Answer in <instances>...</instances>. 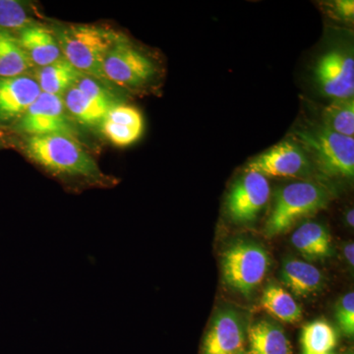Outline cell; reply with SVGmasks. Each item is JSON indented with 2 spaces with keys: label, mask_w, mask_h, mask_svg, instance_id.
Segmentation results:
<instances>
[{
  "label": "cell",
  "mask_w": 354,
  "mask_h": 354,
  "mask_svg": "<svg viewBox=\"0 0 354 354\" xmlns=\"http://www.w3.org/2000/svg\"><path fill=\"white\" fill-rule=\"evenodd\" d=\"M329 193L319 184L298 181L281 188L274 196V206L266 223V235L285 234L298 221L325 209Z\"/></svg>",
  "instance_id": "cell-3"
},
{
  "label": "cell",
  "mask_w": 354,
  "mask_h": 354,
  "mask_svg": "<svg viewBox=\"0 0 354 354\" xmlns=\"http://www.w3.org/2000/svg\"><path fill=\"white\" fill-rule=\"evenodd\" d=\"M335 317L339 328L348 337L354 335V293H346L337 302Z\"/></svg>",
  "instance_id": "cell-26"
},
{
  "label": "cell",
  "mask_w": 354,
  "mask_h": 354,
  "mask_svg": "<svg viewBox=\"0 0 354 354\" xmlns=\"http://www.w3.org/2000/svg\"><path fill=\"white\" fill-rule=\"evenodd\" d=\"M334 12L342 20H353L354 2L353 0H337L334 3Z\"/></svg>",
  "instance_id": "cell-27"
},
{
  "label": "cell",
  "mask_w": 354,
  "mask_h": 354,
  "mask_svg": "<svg viewBox=\"0 0 354 354\" xmlns=\"http://www.w3.org/2000/svg\"><path fill=\"white\" fill-rule=\"evenodd\" d=\"M239 354H248L246 353L245 351H241V353H239Z\"/></svg>",
  "instance_id": "cell-30"
},
{
  "label": "cell",
  "mask_w": 354,
  "mask_h": 354,
  "mask_svg": "<svg viewBox=\"0 0 354 354\" xmlns=\"http://www.w3.org/2000/svg\"><path fill=\"white\" fill-rule=\"evenodd\" d=\"M41 94L38 82L32 77L0 78V120L20 118Z\"/></svg>",
  "instance_id": "cell-12"
},
{
  "label": "cell",
  "mask_w": 354,
  "mask_h": 354,
  "mask_svg": "<svg viewBox=\"0 0 354 354\" xmlns=\"http://www.w3.org/2000/svg\"><path fill=\"white\" fill-rule=\"evenodd\" d=\"M102 73L111 82L137 88L150 82L155 76L156 67L150 58L123 39L109 51Z\"/></svg>",
  "instance_id": "cell-6"
},
{
  "label": "cell",
  "mask_w": 354,
  "mask_h": 354,
  "mask_svg": "<svg viewBox=\"0 0 354 354\" xmlns=\"http://www.w3.org/2000/svg\"><path fill=\"white\" fill-rule=\"evenodd\" d=\"M260 304L265 311L281 322L295 323L301 319V308L292 295L274 283L266 286Z\"/></svg>",
  "instance_id": "cell-20"
},
{
  "label": "cell",
  "mask_w": 354,
  "mask_h": 354,
  "mask_svg": "<svg viewBox=\"0 0 354 354\" xmlns=\"http://www.w3.org/2000/svg\"><path fill=\"white\" fill-rule=\"evenodd\" d=\"M337 344V332L326 321H314L307 324L302 330L301 344L304 354L330 353Z\"/></svg>",
  "instance_id": "cell-22"
},
{
  "label": "cell",
  "mask_w": 354,
  "mask_h": 354,
  "mask_svg": "<svg viewBox=\"0 0 354 354\" xmlns=\"http://www.w3.org/2000/svg\"><path fill=\"white\" fill-rule=\"evenodd\" d=\"M75 87L78 88L91 101L102 108L111 111L114 106H116L113 95L93 77L83 74L76 83Z\"/></svg>",
  "instance_id": "cell-25"
},
{
  "label": "cell",
  "mask_w": 354,
  "mask_h": 354,
  "mask_svg": "<svg viewBox=\"0 0 354 354\" xmlns=\"http://www.w3.org/2000/svg\"><path fill=\"white\" fill-rule=\"evenodd\" d=\"M295 141L310 153L319 169L329 176L353 178L354 138L321 127L305 128L297 132Z\"/></svg>",
  "instance_id": "cell-4"
},
{
  "label": "cell",
  "mask_w": 354,
  "mask_h": 354,
  "mask_svg": "<svg viewBox=\"0 0 354 354\" xmlns=\"http://www.w3.org/2000/svg\"><path fill=\"white\" fill-rule=\"evenodd\" d=\"M65 59L84 75L104 80L102 66L114 46L123 41L120 35L91 25L70 26L57 34Z\"/></svg>",
  "instance_id": "cell-2"
},
{
  "label": "cell",
  "mask_w": 354,
  "mask_h": 354,
  "mask_svg": "<svg viewBox=\"0 0 354 354\" xmlns=\"http://www.w3.org/2000/svg\"><path fill=\"white\" fill-rule=\"evenodd\" d=\"M26 153L32 162L70 187L114 185V179L102 174L92 156L74 137L59 134L30 137Z\"/></svg>",
  "instance_id": "cell-1"
},
{
  "label": "cell",
  "mask_w": 354,
  "mask_h": 354,
  "mask_svg": "<svg viewBox=\"0 0 354 354\" xmlns=\"http://www.w3.org/2000/svg\"><path fill=\"white\" fill-rule=\"evenodd\" d=\"M36 25L25 6L15 0H0V29L22 30Z\"/></svg>",
  "instance_id": "cell-24"
},
{
  "label": "cell",
  "mask_w": 354,
  "mask_h": 354,
  "mask_svg": "<svg viewBox=\"0 0 354 354\" xmlns=\"http://www.w3.org/2000/svg\"><path fill=\"white\" fill-rule=\"evenodd\" d=\"M19 41L32 64L46 66L62 57L57 37L46 28L32 25L20 32Z\"/></svg>",
  "instance_id": "cell-14"
},
{
  "label": "cell",
  "mask_w": 354,
  "mask_h": 354,
  "mask_svg": "<svg viewBox=\"0 0 354 354\" xmlns=\"http://www.w3.org/2000/svg\"><path fill=\"white\" fill-rule=\"evenodd\" d=\"M327 354H334V353H327Z\"/></svg>",
  "instance_id": "cell-31"
},
{
  "label": "cell",
  "mask_w": 354,
  "mask_h": 354,
  "mask_svg": "<svg viewBox=\"0 0 354 354\" xmlns=\"http://www.w3.org/2000/svg\"><path fill=\"white\" fill-rule=\"evenodd\" d=\"M32 66L19 39L10 31L0 29V78L26 75Z\"/></svg>",
  "instance_id": "cell-19"
},
{
  "label": "cell",
  "mask_w": 354,
  "mask_h": 354,
  "mask_svg": "<svg viewBox=\"0 0 354 354\" xmlns=\"http://www.w3.org/2000/svg\"><path fill=\"white\" fill-rule=\"evenodd\" d=\"M82 75L73 65L62 57L53 64L41 67L36 80L41 93L64 97L65 93L74 87Z\"/></svg>",
  "instance_id": "cell-18"
},
{
  "label": "cell",
  "mask_w": 354,
  "mask_h": 354,
  "mask_svg": "<svg viewBox=\"0 0 354 354\" xmlns=\"http://www.w3.org/2000/svg\"><path fill=\"white\" fill-rule=\"evenodd\" d=\"M102 129L113 145L130 146L143 134V116L134 106L116 104L104 118Z\"/></svg>",
  "instance_id": "cell-13"
},
{
  "label": "cell",
  "mask_w": 354,
  "mask_h": 354,
  "mask_svg": "<svg viewBox=\"0 0 354 354\" xmlns=\"http://www.w3.org/2000/svg\"><path fill=\"white\" fill-rule=\"evenodd\" d=\"M323 127L330 131L354 136V100H335L323 113Z\"/></svg>",
  "instance_id": "cell-23"
},
{
  "label": "cell",
  "mask_w": 354,
  "mask_h": 354,
  "mask_svg": "<svg viewBox=\"0 0 354 354\" xmlns=\"http://www.w3.org/2000/svg\"><path fill=\"white\" fill-rule=\"evenodd\" d=\"M308 153L292 140L281 142L267 152L254 158L246 171L258 172L265 177H299L311 171Z\"/></svg>",
  "instance_id": "cell-9"
},
{
  "label": "cell",
  "mask_w": 354,
  "mask_h": 354,
  "mask_svg": "<svg viewBox=\"0 0 354 354\" xmlns=\"http://www.w3.org/2000/svg\"><path fill=\"white\" fill-rule=\"evenodd\" d=\"M344 256L348 261V265L353 267L354 266V244L353 242L346 244L344 247Z\"/></svg>",
  "instance_id": "cell-28"
},
{
  "label": "cell",
  "mask_w": 354,
  "mask_h": 354,
  "mask_svg": "<svg viewBox=\"0 0 354 354\" xmlns=\"http://www.w3.org/2000/svg\"><path fill=\"white\" fill-rule=\"evenodd\" d=\"M18 129L30 137L75 134L62 97L44 93L21 116Z\"/></svg>",
  "instance_id": "cell-8"
},
{
  "label": "cell",
  "mask_w": 354,
  "mask_h": 354,
  "mask_svg": "<svg viewBox=\"0 0 354 354\" xmlns=\"http://www.w3.org/2000/svg\"><path fill=\"white\" fill-rule=\"evenodd\" d=\"M291 243L309 260L324 259L332 252V239L327 228L315 223L307 221L293 232Z\"/></svg>",
  "instance_id": "cell-17"
},
{
  "label": "cell",
  "mask_w": 354,
  "mask_h": 354,
  "mask_svg": "<svg viewBox=\"0 0 354 354\" xmlns=\"http://www.w3.org/2000/svg\"><path fill=\"white\" fill-rule=\"evenodd\" d=\"M62 99L67 113L87 127L102 124L109 111L91 101L75 86L67 91Z\"/></svg>",
  "instance_id": "cell-21"
},
{
  "label": "cell",
  "mask_w": 354,
  "mask_h": 354,
  "mask_svg": "<svg viewBox=\"0 0 354 354\" xmlns=\"http://www.w3.org/2000/svg\"><path fill=\"white\" fill-rule=\"evenodd\" d=\"M271 188L267 177L246 171L232 185L227 198V213L235 223H253L269 202Z\"/></svg>",
  "instance_id": "cell-7"
},
{
  "label": "cell",
  "mask_w": 354,
  "mask_h": 354,
  "mask_svg": "<svg viewBox=\"0 0 354 354\" xmlns=\"http://www.w3.org/2000/svg\"><path fill=\"white\" fill-rule=\"evenodd\" d=\"M346 221L349 227H353L354 225V211L353 209H349L348 214H346Z\"/></svg>",
  "instance_id": "cell-29"
},
{
  "label": "cell",
  "mask_w": 354,
  "mask_h": 354,
  "mask_svg": "<svg viewBox=\"0 0 354 354\" xmlns=\"http://www.w3.org/2000/svg\"><path fill=\"white\" fill-rule=\"evenodd\" d=\"M315 78L321 91L335 100L353 97L354 59L342 50H332L319 59Z\"/></svg>",
  "instance_id": "cell-10"
},
{
  "label": "cell",
  "mask_w": 354,
  "mask_h": 354,
  "mask_svg": "<svg viewBox=\"0 0 354 354\" xmlns=\"http://www.w3.org/2000/svg\"><path fill=\"white\" fill-rule=\"evenodd\" d=\"M269 266V254L264 247L246 239L230 244L221 259L225 285L246 297L261 285Z\"/></svg>",
  "instance_id": "cell-5"
},
{
  "label": "cell",
  "mask_w": 354,
  "mask_h": 354,
  "mask_svg": "<svg viewBox=\"0 0 354 354\" xmlns=\"http://www.w3.org/2000/svg\"><path fill=\"white\" fill-rule=\"evenodd\" d=\"M245 325L239 312L221 310L212 321L202 354H239L244 351Z\"/></svg>",
  "instance_id": "cell-11"
},
{
  "label": "cell",
  "mask_w": 354,
  "mask_h": 354,
  "mask_svg": "<svg viewBox=\"0 0 354 354\" xmlns=\"http://www.w3.org/2000/svg\"><path fill=\"white\" fill-rule=\"evenodd\" d=\"M281 281L291 292L299 297H307L322 288L324 278L315 266L297 259L283 262L281 271Z\"/></svg>",
  "instance_id": "cell-15"
},
{
  "label": "cell",
  "mask_w": 354,
  "mask_h": 354,
  "mask_svg": "<svg viewBox=\"0 0 354 354\" xmlns=\"http://www.w3.org/2000/svg\"><path fill=\"white\" fill-rule=\"evenodd\" d=\"M248 354H291L285 330L274 321L261 320L248 330Z\"/></svg>",
  "instance_id": "cell-16"
}]
</instances>
